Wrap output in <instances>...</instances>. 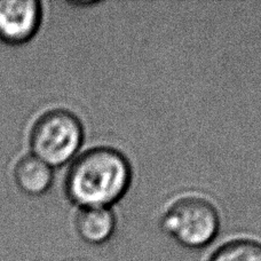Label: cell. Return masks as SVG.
<instances>
[{
  "mask_svg": "<svg viewBox=\"0 0 261 261\" xmlns=\"http://www.w3.org/2000/svg\"><path fill=\"white\" fill-rule=\"evenodd\" d=\"M41 15V4L36 0H0V40L27 43L38 31Z\"/></svg>",
  "mask_w": 261,
  "mask_h": 261,
  "instance_id": "277c9868",
  "label": "cell"
},
{
  "mask_svg": "<svg viewBox=\"0 0 261 261\" xmlns=\"http://www.w3.org/2000/svg\"><path fill=\"white\" fill-rule=\"evenodd\" d=\"M166 232L189 249L208 245L219 230L217 210L207 200L187 197L172 205L163 218Z\"/></svg>",
  "mask_w": 261,
  "mask_h": 261,
  "instance_id": "3957f363",
  "label": "cell"
},
{
  "mask_svg": "<svg viewBox=\"0 0 261 261\" xmlns=\"http://www.w3.org/2000/svg\"><path fill=\"white\" fill-rule=\"evenodd\" d=\"M14 179L17 187L27 195H43L52 186V167L35 155H25L15 165Z\"/></svg>",
  "mask_w": 261,
  "mask_h": 261,
  "instance_id": "5b68a950",
  "label": "cell"
},
{
  "mask_svg": "<svg viewBox=\"0 0 261 261\" xmlns=\"http://www.w3.org/2000/svg\"><path fill=\"white\" fill-rule=\"evenodd\" d=\"M129 181L130 167L123 153L101 147L77 158L68 172L65 190L84 208L107 207L122 197Z\"/></svg>",
  "mask_w": 261,
  "mask_h": 261,
  "instance_id": "6da1fadb",
  "label": "cell"
},
{
  "mask_svg": "<svg viewBox=\"0 0 261 261\" xmlns=\"http://www.w3.org/2000/svg\"><path fill=\"white\" fill-rule=\"evenodd\" d=\"M83 138V125L76 115L64 109L47 111L31 129L32 155L50 167L64 165L76 155Z\"/></svg>",
  "mask_w": 261,
  "mask_h": 261,
  "instance_id": "7a4b0ae2",
  "label": "cell"
},
{
  "mask_svg": "<svg viewBox=\"0 0 261 261\" xmlns=\"http://www.w3.org/2000/svg\"><path fill=\"white\" fill-rule=\"evenodd\" d=\"M211 261H261V244L250 240L229 242L214 252Z\"/></svg>",
  "mask_w": 261,
  "mask_h": 261,
  "instance_id": "52a82bcc",
  "label": "cell"
},
{
  "mask_svg": "<svg viewBox=\"0 0 261 261\" xmlns=\"http://www.w3.org/2000/svg\"><path fill=\"white\" fill-rule=\"evenodd\" d=\"M116 220L108 207H87L78 214L76 227L79 236L90 244H102L114 234Z\"/></svg>",
  "mask_w": 261,
  "mask_h": 261,
  "instance_id": "8992f818",
  "label": "cell"
}]
</instances>
